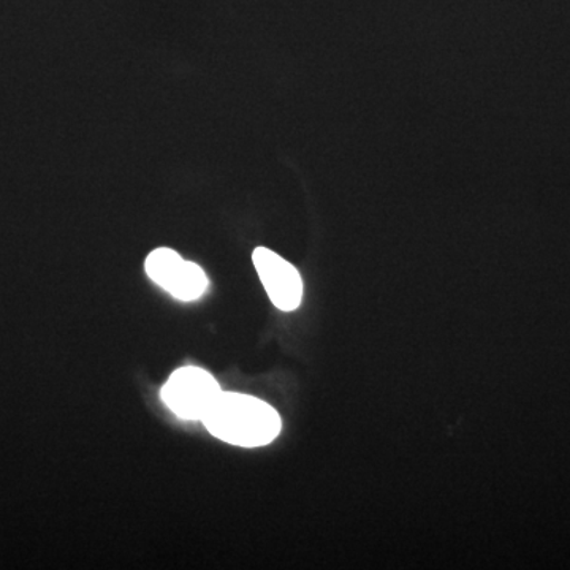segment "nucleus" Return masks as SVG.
<instances>
[{
	"label": "nucleus",
	"instance_id": "4",
	"mask_svg": "<svg viewBox=\"0 0 570 570\" xmlns=\"http://www.w3.org/2000/svg\"><path fill=\"white\" fill-rule=\"evenodd\" d=\"M253 261L266 294L277 309L291 313L302 305L303 281L294 265L266 247H257Z\"/></svg>",
	"mask_w": 570,
	"mask_h": 570
},
{
	"label": "nucleus",
	"instance_id": "3",
	"mask_svg": "<svg viewBox=\"0 0 570 570\" xmlns=\"http://www.w3.org/2000/svg\"><path fill=\"white\" fill-rule=\"evenodd\" d=\"M146 275L168 294L181 302L200 298L208 288V277L194 262L184 261L181 255L168 247H159L145 262Z\"/></svg>",
	"mask_w": 570,
	"mask_h": 570
},
{
	"label": "nucleus",
	"instance_id": "1",
	"mask_svg": "<svg viewBox=\"0 0 570 570\" xmlns=\"http://www.w3.org/2000/svg\"><path fill=\"white\" fill-rule=\"evenodd\" d=\"M202 423L219 441L245 449L272 444L283 428L279 414L268 403L232 392L219 393Z\"/></svg>",
	"mask_w": 570,
	"mask_h": 570
},
{
	"label": "nucleus",
	"instance_id": "2",
	"mask_svg": "<svg viewBox=\"0 0 570 570\" xmlns=\"http://www.w3.org/2000/svg\"><path fill=\"white\" fill-rule=\"evenodd\" d=\"M220 392L223 390L208 371L197 366H184L171 374L160 396L176 417L202 420Z\"/></svg>",
	"mask_w": 570,
	"mask_h": 570
}]
</instances>
